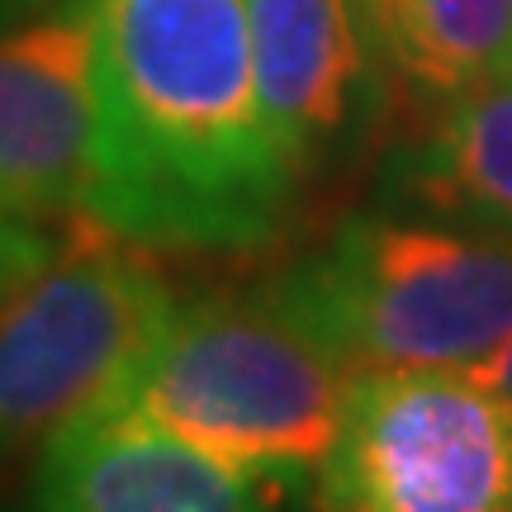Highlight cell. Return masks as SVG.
Returning <instances> with one entry per match:
<instances>
[{
	"mask_svg": "<svg viewBox=\"0 0 512 512\" xmlns=\"http://www.w3.org/2000/svg\"><path fill=\"white\" fill-rule=\"evenodd\" d=\"M95 133L81 219L157 256L271 247L304 185L261 100L247 0H86Z\"/></svg>",
	"mask_w": 512,
	"mask_h": 512,
	"instance_id": "1",
	"label": "cell"
},
{
	"mask_svg": "<svg viewBox=\"0 0 512 512\" xmlns=\"http://www.w3.org/2000/svg\"><path fill=\"white\" fill-rule=\"evenodd\" d=\"M351 370H475L512 337V228L384 195L266 280Z\"/></svg>",
	"mask_w": 512,
	"mask_h": 512,
	"instance_id": "2",
	"label": "cell"
},
{
	"mask_svg": "<svg viewBox=\"0 0 512 512\" xmlns=\"http://www.w3.org/2000/svg\"><path fill=\"white\" fill-rule=\"evenodd\" d=\"M347 394L351 370L256 285L176 294L110 403L242 475L313 484Z\"/></svg>",
	"mask_w": 512,
	"mask_h": 512,
	"instance_id": "3",
	"label": "cell"
},
{
	"mask_svg": "<svg viewBox=\"0 0 512 512\" xmlns=\"http://www.w3.org/2000/svg\"><path fill=\"white\" fill-rule=\"evenodd\" d=\"M176 304L157 252L76 219L0 299V460L38 456L124 389Z\"/></svg>",
	"mask_w": 512,
	"mask_h": 512,
	"instance_id": "4",
	"label": "cell"
},
{
	"mask_svg": "<svg viewBox=\"0 0 512 512\" xmlns=\"http://www.w3.org/2000/svg\"><path fill=\"white\" fill-rule=\"evenodd\" d=\"M313 512H512V399L475 370H361Z\"/></svg>",
	"mask_w": 512,
	"mask_h": 512,
	"instance_id": "5",
	"label": "cell"
},
{
	"mask_svg": "<svg viewBox=\"0 0 512 512\" xmlns=\"http://www.w3.org/2000/svg\"><path fill=\"white\" fill-rule=\"evenodd\" d=\"M261 100L299 185L332 181L380 143L399 100L361 0H247Z\"/></svg>",
	"mask_w": 512,
	"mask_h": 512,
	"instance_id": "6",
	"label": "cell"
},
{
	"mask_svg": "<svg viewBox=\"0 0 512 512\" xmlns=\"http://www.w3.org/2000/svg\"><path fill=\"white\" fill-rule=\"evenodd\" d=\"M95 133V24L86 0H48L0 29V214L81 219Z\"/></svg>",
	"mask_w": 512,
	"mask_h": 512,
	"instance_id": "7",
	"label": "cell"
},
{
	"mask_svg": "<svg viewBox=\"0 0 512 512\" xmlns=\"http://www.w3.org/2000/svg\"><path fill=\"white\" fill-rule=\"evenodd\" d=\"M290 479L242 475L124 408H95L34 456V512H294Z\"/></svg>",
	"mask_w": 512,
	"mask_h": 512,
	"instance_id": "8",
	"label": "cell"
},
{
	"mask_svg": "<svg viewBox=\"0 0 512 512\" xmlns=\"http://www.w3.org/2000/svg\"><path fill=\"white\" fill-rule=\"evenodd\" d=\"M380 190L512 228V67L427 114L380 166Z\"/></svg>",
	"mask_w": 512,
	"mask_h": 512,
	"instance_id": "9",
	"label": "cell"
},
{
	"mask_svg": "<svg viewBox=\"0 0 512 512\" xmlns=\"http://www.w3.org/2000/svg\"><path fill=\"white\" fill-rule=\"evenodd\" d=\"M394 91L422 119L512 67V0H361Z\"/></svg>",
	"mask_w": 512,
	"mask_h": 512,
	"instance_id": "10",
	"label": "cell"
},
{
	"mask_svg": "<svg viewBox=\"0 0 512 512\" xmlns=\"http://www.w3.org/2000/svg\"><path fill=\"white\" fill-rule=\"evenodd\" d=\"M53 242H57L53 228L15 219V214H0V299L34 271L43 256L53 252Z\"/></svg>",
	"mask_w": 512,
	"mask_h": 512,
	"instance_id": "11",
	"label": "cell"
},
{
	"mask_svg": "<svg viewBox=\"0 0 512 512\" xmlns=\"http://www.w3.org/2000/svg\"><path fill=\"white\" fill-rule=\"evenodd\" d=\"M475 375L489 384V389H498L503 399H512V337L494 351V356H489V361H479Z\"/></svg>",
	"mask_w": 512,
	"mask_h": 512,
	"instance_id": "12",
	"label": "cell"
},
{
	"mask_svg": "<svg viewBox=\"0 0 512 512\" xmlns=\"http://www.w3.org/2000/svg\"><path fill=\"white\" fill-rule=\"evenodd\" d=\"M38 5H48V0H0V29L15 24V19H24V15H34Z\"/></svg>",
	"mask_w": 512,
	"mask_h": 512,
	"instance_id": "13",
	"label": "cell"
}]
</instances>
